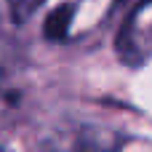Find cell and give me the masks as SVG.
Masks as SVG:
<instances>
[{"label":"cell","instance_id":"obj_1","mask_svg":"<svg viewBox=\"0 0 152 152\" xmlns=\"http://www.w3.org/2000/svg\"><path fill=\"white\" fill-rule=\"evenodd\" d=\"M118 51L131 67L152 59V0H142L126 19L118 37Z\"/></svg>","mask_w":152,"mask_h":152},{"label":"cell","instance_id":"obj_2","mask_svg":"<svg viewBox=\"0 0 152 152\" xmlns=\"http://www.w3.org/2000/svg\"><path fill=\"white\" fill-rule=\"evenodd\" d=\"M72 13H75V5H61V8H56V11L48 16V21H45V35H48L51 40L64 37V35H67V27H69V21H72Z\"/></svg>","mask_w":152,"mask_h":152},{"label":"cell","instance_id":"obj_3","mask_svg":"<svg viewBox=\"0 0 152 152\" xmlns=\"http://www.w3.org/2000/svg\"><path fill=\"white\" fill-rule=\"evenodd\" d=\"M43 3H45V0H8V13H11V19H13L16 24H21V21H27Z\"/></svg>","mask_w":152,"mask_h":152}]
</instances>
